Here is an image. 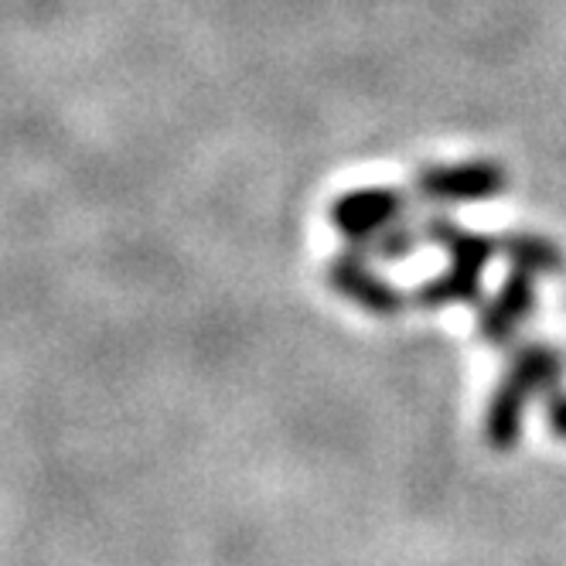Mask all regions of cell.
Wrapping results in <instances>:
<instances>
[{"label":"cell","mask_w":566,"mask_h":566,"mask_svg":"<svg viewBox=\"0 0 566 566\" xmlns=\"http://www.w3.org/2000/svg\"><path fill=\"white\" fill-rule=\"evenodd\" d=\"M566 376V355L553 345H522L512 352V361L505 369V379L499 382L489 413H484V440L495 451H512L522 433L525 402L556 389Z\"/></svg>","instance_id":"6da1fadb"},{"label":"cell","mask_w":566,"mask_h":566,"mask_svg":"<svg viewBox=\"0 0 566 566\" xmlns=\"http://www.w3.org/2000/svg\"><path fill=\"white\" fill-rule=\"evenodd\" d=\"M423 235L437 250L448 253V270L433 276L430 283H423V287L413 294V301L430 311L448 307V304L481 301V270L495 256V239L474 235L448 216H430L423 222Z\"/></svg>","instance_id":"7a4b0ae2"},{"label":"cell","mask_w":566,"mask_h":566,"mask_svg":"<svg viewBox=\"0 0 566 566\" xmlns=\"http://www.w3.org/2000/svg\"><path fill=\"white\" fill-rule=\"evenodd\" d=\"M407 212V198L396 188H355L332 206V226L352 239L355 247H369V242L396 226Z\"/></svg>","instance_id":"3957f363"},{"label":"cell","mask_w":566,"mask_h":566,"mask_svg":"<svg viewBox=\"0 0 566 566\" xmlns=\"http://www.w3.org/2000/svg\"><path fill=\"white\" fill-rule=\"evenodd\" d=\"M505 171L495 160H464V165H430L417 175V191L440 206L484 201L505 191Z\"/></svg>","instance_id":"277c9868"},{"label":"cell","mask_w":566,"mask_h":566,"mask_svg":"<svg viewBox=\"0 0 566 566\" xmlns=\"http://www.w3.org/2000/svg\"><path fill=\"white\" fill-rule=\"evenodd\" d=\"M328 283L345 301H352L355 307L369 311V314H379V317H389L407 307V297H402L386 276H379L361 253L335 256L328 263Z\"/></svg>","instance_id":"5b68a950"},{"label":"cell","mask_w":566,"mask_h":566,"mask_svg":"<svg viewBox=\"0 0 566 566\" xmlns=\"http://www.w3.org/2000/svg\"><path fill=\"white\" fill-rule=\"evenodd\" d=\"M533 307H536V276L512 270L502 280L499 294L481 307V317H478L481 338L492 345H509L522 321L533 314Z\"/></svg>","instance_id":"8992f818"},{"label":"cell","mask_w":566,"mask_h":566,"mask_svg":"<svg viewBox=\"0 0 566 566\" xmlns=\"http://www.w3.org/2000/svg\"><path fill=\"white\" fill-rule=\"evenodd\" d=\"M502 242V253L509 256L512 270L533 273V276H549L563 266V253L553 247L543 235H530V232H515Z\"/></svg>","instance_id":"52a82bcc"},{"label":"cell","mask_w":566,"mask_h":566,"mask_svg":"<svg viewBox=\"0 0 566 566\" xmlns=\"http://www.w3.org/2000/svg\"><path fill=\"white\" fill-rule=\"evenodd\" d=\"M417 247H420V232L410 229V226H402V222H396V226H389L386 232H379V235L369 242V253H373V260L396 263V260L413 256Z\"/></svg>","instance_id":"ba28073f"},{"label":"cell","mask_w":566,"mask_h":566,"mask_svg":"<svg viewBox=\"0 0 566 566\" xmlns=\"http://www.w3.org/2000/svg\"><path fill=\"white\" fill-rule=\"evenodd\" d=\"M546 423L553 430L556 440H566V392L553 396L549 399V407H546Z\"/></svg>","instance_id":"9c48e42d"}]
</instances>
